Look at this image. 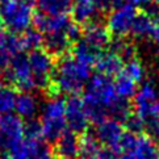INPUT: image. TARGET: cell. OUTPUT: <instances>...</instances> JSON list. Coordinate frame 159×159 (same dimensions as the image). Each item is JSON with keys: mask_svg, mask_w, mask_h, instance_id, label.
<instances>
[{"mask_svg": "<svg viewBox=\"0 0 159 159\" xmlns=\"http://www.w3.org/2000/svg\"><path fill=\"white\" fill-rule=\"evenodd\" d=\"M95 67L78 59L72 53L61 57L55 63L54 74L49 87L45 89L52 99L61 95H78L87 86Z\"/></svg>", "mask_w": 159, "mask_h": 159, "instance_id": "6da1fadb", "label": "cell"}, {"mask_svg": "<svg viewBox=\"0 0 159 159\" xmlns=\"http://www.w3.org/2000/svg\"><path fill=\"white\" fill-rule=\"evenodd\" d=\"M118 99L115 83L111 78L100 74L91 76L83 95L89 121L98 125L109 118V112Z\"/></svg>", "mask_w": 159, "mask_h": 159, "instance_id": "7a4b0ae2", "label": "cell"}, {"mask_svg": "<svg viewBox=\"0 0 159 159\" xmlns=\"http://www.w3.org/2000/svg\"><path fill=\"white\" fill-rule=\"evenodd\" d=\"M41 126L43 139L49 142H57L69 128L66 121V100L62 98H54L48 101L41 116Z\"/></svg>", "mask_w": 159, "mask_h": 159, "instance_id": "3957f363", "label": "cell"}, {"mask_svg": "<svg viewBox=\"0 0 159 159\" xmlns=\"http://www.w3.org/2000/svg\"><path fill=\"white\" fill-rule=\"evenodd\" d=\"M0 19L4 26L16 34H21L33 24L32 7L20 0H0Z\"/></svg>", "mask_w": 159, "mask_h": 159, "instance_id": "277c9868", "label": "cell"}, {"mask_svg": "<svg viewBox=\"0 0 159 159\" xmlns=\"http://www.w3.org/2000/svg\"><path fill=\"white\" fill-rule=\"evenodd\" d=\"M133 105V112L145 122V126L149 122L159 120V92L152 83L146 82L138 88Z\"/></svg>", "mask_w": 159, "mask_h": 159, "instance_id": "5b68a950", "label": "cell"}, {"mask_svg": "<svg viewBox=\"0 0 159 159\" xmlns=\"http://www.w3.org/2000/svg\"><path fill=\"white\" fill-rule=\"evenodd\" d=\"M4 76L11 83L9 86L20 89L21 92H29V91L37 88L29 59L24 53H19L12 57L9 69L4 74Z\"/></svg>", "mask_w": 159, "mask_h": 159, "instance_id": "8992f818", "label": "cell"}, {"mask_svg": "<svg viewBox=\"0 0 159 159\" xmlns=\"http://www.w3.org/2000/svg\"><path fill=\"white\" fill-rule=\"evenodd\" d=\"M28 59H29L30 69L33 72V76H34L37 88L46 89L50 82H52L55 69L54 57L49 54L43 48H41L30 52L28 54Z\"/></svg>", "mask_w": 159, "mask_h": 159, "instance_id": "52a82bcc", "label": "cell"}, {"mask_svg": "<svg viewBox=\"0 0 159 159\" xmlns=\"http://www.w3.org/2000/svg\"><path fill=\"white\" fill-rule=\"evenodd\" d=\"M25 122L17 115H2L0 116V152L7 155L8 151L25 137Z\"/></svg>", "mask_w": 159, "mask_h": 159, "instance_id": "ba28073f", "label": "cell"}, {"mask_svg": "<svg viewBox=\"0 0 159 159\" xmlns=\"http://www.w3.org/2000/svg\"><path fill=\"white\" fill-rule=\"evenodd\" d=\"M66 121L71 132L76 134L87 133L91 121L84 100L79 95H72L66 100Z\"/></svg>", "mask_w": 159, "mask_h": 159, "instance_id": "9c48e42d", "label": "cell"}, {"mask_svg": "<svg viewBox=\"0 0 159 159\" xmlns=\"http://www.w3.org/2000/svg\"><path fill=\"white\" fill-rule=\"evenodd\" d=\"M138 11L132 5L115 8L107 19V28L109 29L113 38H124L132 30L133 21Z\"/></svg>", "mask_w": 159, "mask_h": 159, "instance_id": "30bf717a", "label": "cell"}, {"mask_svg": "<svg viewBox=\"0 0 159 159\" xmlns=\"http://www.w3.org/2000/svg\"><path fill=\"white\" fill-rule=\"evenodd\" d=\"M125 132H126V129H124L120 121L113 120V118H107L103 122L96 125L95 135L101 145L113 150L118 155L120 154V145Z\"/></svg>", "mask_w": 159, "mask_h": 159, "instance_id": "8fae6325", "label": "cell"}, {"mask_svg": "<svg viewBox=\"0 0 159 159\" xmlns=\"http://www.w3.org/2000/svg\"><path fill=\"white\" fill-rule=\"evenodd\" d=\"M82 39L89 48H92L98 53H101L104 52V49L111 46L113 37L105 25H103L100 21H93L83 28Z\"/></svg>", "mask_w": 159, "mask_h": 159, "instance_id": "7c38bea8", "label": "cell"}, {"mask_svg": "<svg viewBox=\"0 0 159 159\" xmlns=\"http://www.w3.org/2000/svg\"><path fill=\"white\" fill-rule=\"evenodd\" d=\"M125 62L122 58L113 50H105L98 54L95 62V70L100 75L108 78H116L124 70Z\"/></svg>", "mask_w": 159, "mask_h": 159, "instance_id": "4fadbf2b", "label": "cell"}, {"mask_svg": "<svg viewBox=\"0 0 159 159\" xmlns=\"http://www.w3.org/2000/svg\"><path fill=\"white\" fill-rule=\"evenodd\" d=\"M71 20L67 15H58V16H49L45 13H34L33 24L36 29L39 30L42 34L48 33H55V32H67L69 26L71 25Z\"/></svg>", "mask_w": 159, "mask_h": 159, "instance_id": "5bb4252c", "label": "cell"}, {"mask_svg": "<svg viewBox=\"0 0 159 159\" xmlns=\"http://www.w3.org/2000/svg\"><path fill=\"white\" fill-rule=\"evenodd\" d=\"M42 46L49 54L61 58V57H63L71 52L74 48V43L67 37L66 32H55V33L43 34Z\"/></svg>", "mask_w": 159, "mask_h": 159, "instance_id": "9a60e30c", "label": "cell"}, {"mask_svg": "<svg viewBox=\"0 0 159 159\" xmlns=\"http://www.w3.org/2000/svg\"><path fill=\"white\" fill-rule=\"evenodd\" d=\"M71 13L76 24L86 26L91 22L98 21L101 12L93 0H74Z\"/></svg>", "mask_w": 159, "mask_h": 159, "instance_id": "2e32d148", "label": "cell"}, {"mask_svg": "<svg viewBox=\"0 0 159 159\" xmlns=\"http://www.w3.org/2000/svg\"><path fill=\"white\" fill-rule=\"evenodd\" d=\"M57 159H78L79 157V138L76 133L67 130L62 137L55 142L53 147Z\"/></svg>", "mask_w": 159, "mask_h": 159, "instance_id": "e0dca14e", "label": "cell"}, {"mask_svg": "<svg viewBox=\"0 0 159 159\" xmlns=\"http://www.w3.org/2000/svg\"><path fill=\"white\" fill-rule=\"evenodd\" d=\"M41 141L22 138L8 151V159H34Z\"/></svg>", "mask_w": 159, "mask_h": 159, "instance_id": "ac0fdd59", "label": "cell"}, {"mask_svg": "<svg viewBox=\"0 0 159 159\" xmlns=\"http://www.w3.org/2000/svg\"><path fill=\"white\" fill-rule=\"evenodd\" d=\"M38 11L49 16L67 15L72 9L74 0H37Z\"/></svg>", "mask_w": 159, "mask_h": 159, "instance_id": "d6986e66", "label": "cell"}, {"mask_svg": "<svg viewBox=\"0 0 159 159\" xmlns=\"http://www.w3.org/2000/svg\"><path fill=\"white\" fill-rule=\"evenodd\" d=\"M37 108H38V103L32 93L21 92L17 95V100H16V107H15L17 116H20L21 118L30 120V118L34 117Z\"/></svg>", "mask_w": 159, "mask_h": 159, "instance_id": "ffe728a7", "label": "cell"}, {"mask_svg": "<svg viewBox=\"0 0 159 159\" xmlns=\"http://www.w3.org/2000/svg\"><path fill=\"white\" fill-rule=\"evenodd\" d=\"M101 145L96 135L83 133L79 137V159H95L101 149Z\"/></svg>", "mask_w": 159, "mask_h": 159, "instance_id": "44dd1931", "label": "cell"}, {"mask_svg": "<svg viewBox=\"0 0 159 159\" xmlns=\"http://www.w3.org/2000/svg\"><path fill=\"white\" fill-rule=\"evenodd\" d=\"M152 26H154V21L150 19V16H147L143 11L137 13L135 19L133 21L132 25V36L134 38L138 39H149V36L152 30Z\"/></svg>", "mask_w": 159, "mask_h": 159, "instance_id": "7402d4cb", "label": "cell"}, {"mask_svg": "<svg viewBox=\"0 0 159 159\" xmlns=\"http://www.w3.org/2000/svg\"><path fill=\"white\" fill-rule=\"evenodd\" d=\"M115 88H116V92L118 95V98L125 99V100H129L130 98H134V95L137 93V84L130 76H128L124 71H121L118 75L115 78Z\"/></svg>", "mask_w": 159, "mask_h": 159, "instance_id": "603a6c76", "label": "cell"}, {"mask_svg": "<svg viewBox=\"0 0 159 159\" xmlns=\"http://www.w3.org/2000/svg\"><path fill=\"white\" fill-rule=\"evenodd\" d=\"M17 91L12 86H4L0 88V113L2 115H8L15 111L16 100H17Z\"/></svg>", "mask_w": 159, "mask_h": 159, "instance_id": "cb8c5ba5", "label": "cell"}, {"mask_svg": "<svg viewBox=\"0 0 159 159\" xmlns=\"http://www.w3.org/2000/svg\"><path fill=\"white\" fill-rule=\"evenodd\" d=\"M111 50L116 52L122 58L124 62H129L137 58V48L133 42L125 41L124 38H113L111 43Z\"/></svg>", "mask_w": 159, "mask_h": 159, "instance_id": "d4e9b609", "label": "cell"}, {"mask_svg": "<svg viewBox=\"0 0 159 159\" xmlns=\"http://www.w3.org/2000/svg\"><path fill=\"white\" fill-rule=\"evenodd\" d=\"M21 38V45H22V50H37L41 49V46L43 45V34L37 29H28L24 33L20 34Z\"/></svg>", "mask_w": 159, "mask_h": 159, "instance_id": "484cf974", "label": "cell"}, {"mask_svg": "<svg viewBox=\"0 0 159 159\" xmlns=\"http://www.w3.org/2000/svg\"><path fill=\"white\" fill-rule=\"evenodd\" d=\"M128 76H130L133 79L135 83H139L143 80L145 78V67L142 65V62L138 58H134L129 62H125V66H124V70H122Z\"/></svg>", "mask_w": 159, "mask_h": 159, "instance_id": "4316f807", "label": "cell"}, {"mask_svg": "<svg viewBox=\"0 0 159 159\" xmlns=\"http://www.w3.org/2000/svg\"><path fill=\"white\" fill-rule=\"evenodd\" d=\"M24 134H25V138L34 139V141H42L43 134H42L41 121L34 120V118L26 120V122L24 125Z\"/></svg>", "mask_w": 159, "mask_h": 159, "instance_id": "83f0119b", "label": "cell"}, {"mask_svg": "<svg viewBox=\"0 0 159 159\" xmlns=\"http://www.w3.org/2000/svg\"><path fill=\"white\" fill-rule=\"evenodd\" d=\"M122 124L125 125V129L133 134H141V132L145 129V122L142 121L134 112Z\"/></svg>", "mask_w": 159, "mask_h": 159, "instance_id": "f1b7e54d", "label": "cell"}, {"mask_svg": "<svg viewBox=\"0 0 159 159\" xmlns=\"http://www.w3.org/2000/svg\"><path fill=\"white\" fill-rule=\"evenodd\" d=\"M12 54H11L7 48L0 42V75L4 76V74L7 72V70L9 69L11 61H12Z\"/></svg>", "mask_w": 159, "mask_h": 159, "instance_id": "f546056e", "label": "cell"}, {"mask_svg": "<svg viewBox=\"0 0 159 159\" xmlns=\"http://www.w3.org/2000/svg\"><path fill=\"white\" fill-rule=\"evenodd\" d=\"M34 159H55L54 150L46 143V142L41 141V143H39V146H38V150L36 152Z\"/></svg>", "mask_w": 159, "mask_h": 159, "instance_id": "4dcf8cb0", "label": "cell"}, {"mask_svg": "<svg viewBox=\"0 0 159 159\" xmlns=\"http://www.w3.org/2000/svg\"><path fill=\"white\" fill-rule=\"evenodd\" d=\"M150 0H112V8L124 7V5H132V7H145Z\"/></svg>", "mask_w": 159, "mask_h": 159, "instance_id": "1f68e13d", "label": "cell"}, {"mask_svg": "<svg viewBox=\"0 0 159 159\" xmlns=\"http://www.w3.org/2000/svg\"><path fill=\"white\" fill-rule=\"evenodd\" d=\"M95 159H118V155L113 150L108 149L105 146H101V149L98 152V155L95 157Z\"/></svg>", "mask_w": 159, "mask_h": 159, "instance_id": "d6a6232c", "label": "cell"}, {"mask_svg": "<svg viewBox=\"0 0 159 159\" xmlns=\"http://www.w3.org/2000/svg\"><path fill=\"white\" fill-rule=\"evenodd\" d=\"M149 41L151 43L159 46V22H154V26H152V30L149 36Z\"/></svg>", "mask_w": 159, "mask_h": 159, "instance_id": "836d02e7", "label": "cell"}, {"mask_svg": "<svg viewBox=\"0 0 159 159\" xmlns=\"http://www.w3.org/2000/svg\"><path fill=\"white\" fill-rule=\"evenodd\" d=\"M4 24H3V21H2V19H0V34H2V33L4 32Z\"/></svg>", "mask_w": 159, "mask_h": 159, "instance_id": "e575fe53", "label": "cell"}, {"mask_svg": "<svg viewBox=\"0 0 159 159\" xmlns=\"http://www.w3.org/2000/svg\"><path fill=\"white\" fill-rule=\"evenodd\" d=\"M0 159H8V157H0Z\"/></svg>", "mask_w": 159, "mask_h": 159, "instance_id": "d590c367", "label": "cell"}, {"mask_svg": "<svg viewBox=\"0 0 159 159\" xmlns=\"http://www.w3.org/2000/svg\"><path fill=\"white\" fill-rule=\"evenodd\" d=\"M158 72H159V59H158Z\"/></svg>", "mask_w": 159, "mask_h": 159, "instance_id": "8d00e7d4", "label": "cell"}, {"mask_svg": "<svg viewBox=\"0 0 159 159\" xmlns=\"http://www.w3.org/2000/svg\"><path fill=\"white\" fill-rule=\"evenodd\" d=\"M152 2H155V3H159V0H152Z\"/></svg>", "mask_w": 159, "mask_h": 159, "instance_id": "74e56055", "label": "cell"}, {"mask_svg": "<svg viewBox=\"0 0 159 159\" xmlns=\"http://www.w3.org/2000/svg\"><path fill=\"white\" fill-rule=\"evenodd\" d=\"M158 92H159V89H158Z\"/></svg>", "mask_w": 159, "mask_h": 159, "instance_id": "f35d334b", "label": "cell"}]
</instances>
